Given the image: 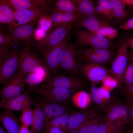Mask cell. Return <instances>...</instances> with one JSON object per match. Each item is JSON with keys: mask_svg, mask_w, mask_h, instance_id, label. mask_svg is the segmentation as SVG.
<instances>
[{"mask_svg": "<svg viewBox=\"0 0 133 133\" xmlns=\"http://www.w3.org/2000/svg\"><path fill=\"white\" fill-rule=\"evenodd\" d=\"M82 16L96 15V5L91 0H75Z\"/></svg>", "mask_w": 133, "mask_h": 133, "instance_id": "cell-30", "label": "cell"}, {"mask_svg": "<svg viewBox=\"0 0 133 133\" xmlns=\"http://www.w3.org/2000/svg\"><path fill=\"white\" fill-rule=\"evenodd\" d=\"M33 109V117L30 126V133H41L45 124V117L43 111L36 101Z\"/></svg>", "mask_w": 133, "mask_h": 133, "instance_id": "cell-23", "label": "cell"}, {"mask_svg": "<svg viewBox=\"0 0 133 133\" xmlns=\"http://www.w3.org/2000/svg\"><path fill=\"white\" fill-rule=\"evenodd\" d=\"M41 108L45 117V124L47 121L68 112L66 108L60 104L38 99L36 101Z\"/></svg>", "mask_w": 133, "mask_h": 133, "instance_id": "cell-18", "label": "cell"}, {"mask_svg": "<svg viewBox=\"0 0 133 133\" xmlns=\"http://www.w3.org/2000/svg\"><path fill=\"white\" fill-rule=\"evenodd\" d=\"M0 133H6L1 125L0 126Z\"/></svg>", "mask_w": 133, "mask_h": 133, "instance_id": "cell-52", "label": "cell"}, {"mask_svg": "<svg viewBox=\"0 0 133 133\" xmlns=\"http://www.w3.org/2000/svg\"><path fill=\"white\" fill-rule=\"evenodd\" d=\"M16 42L8 35H6L3 32L0 28V48L9 49L14 45Z\"/></svg>", "mask_w": 133, "mask_h": 133, "instance_id": "cell-36", "label": "cell"}, {"mask_svg": "<svg viewBox=\"0 0 133 133\" xmlns=\"http://www.w3.org/2000/svg\"><path fill=\"white\" fill-rule=\"evenodd\" d=\"M77 90L60 88L45 89L39 87L35 92L48 101L60 104L68 100L72 93Z\"/></svg>", "mask_w": 133, "mask_h": 133, "instance_id": "cell-13", "label": "cell"}, {"mask_svg": "<svg viewBox=\"0 0 133 133\" xmlns=\"http://www.w3.org/2000/svg\"><path fill=\"white\" fill-rule=\"evenodd\" d=\"M72 99L77 106L82 109L84 108L87 106L91 100L90 95L84 91L76 93L72 96Z\"/></svg>", "mask_w": 133, "mask_h": 133, "instance_id": "cell-31", "label": "cell"}, {"mask_svg": "<svg viewBox=\"0 0 133 133\" xmlns=\"http://www.w3.org/2000/svg\"><path fill=\"white\" fill-rule=\"evenodd\" d=\"M35 23L34 22L9 29L8 35L16 44L22 43L25 46H28V44L34 34Z\"/></svg>", "mask_w": 133, "mask_h": 133, "instance_id": "cell-14", "label": "cell"}, {"mask_svg": "<svg viewBox=\"0 0 133 133\" xmlns=\"http://www.w3.org/2000/svg\"><path fill=\"white\" fill-rule=\"evenodd\" d=\"M19 120L22 125L27 126L31 125L33 117L34 112L31 107H27L21 112Z\"/></svg>", "mask_w": 133, "mask_h": 133, "instance_id": "cell-32", "label": "cell"}, {"mask_svg": "<svg viewBox=\"0 0 133 133\" xmlns=\"http://www.w3.org/2000/svg\"><path fill=\"white\" fill-rule=\"evenodd\" d=\"M130 103L128 105L130 123H133V101L130 100Z\"/></svg>", "mask_w": 133, "mask_h": 133, "instance_id": "cell-45", "label": "cell"}, {"mask_svg": "<svg viewBox=\"0 0 133 133\" xmlns=\"http://www.w3.org/2000/svg\"><path fill=\"white\" fill-rule=\"evenodd\" d=\"M0 23L8 24L9 29L14 27V11L8 0H0Z\"/></svg>", "mask_w": 133, "mask_h": 133, "instance_id": "cell-22", "label": "cell"}, {"mask_svg": "<svg viewBox=\"0 0 133 133\" xmlns=\"http://www.w3.org/2000/svg\"><path fill=\"white\" fill-rule=\"evenodd\" d=\"M36 102L30 93L26 92L12 98L1 99L0 108L21 112L26 108L34 105Z\"/></svg>", "mask_w": 133, "mask_h": 133, "instance_id": "cell-10", "label": "cell"}, {"mask_svg": "<svg viewBox=\"0 0 133 133\" xmlns=\"http://www.w3.org/2000/svg\"><path fill=\"white\" fill-rule=\"evenodd\" d=\"M70 114L68 112L47 121L45 124L42 130L44 133H47L51 128L55 126L60 127L65 132L68 124Z\"/></svg>", "mask_w": 133, "mask_h": 133, "instance_id": "cell-26", "label": "cell"}, {"mask_svg": "<svg viewBox=\"0 0 133 133\" xmlns=\"http://www.w3.org/2000/svg\"><path fill=\"white\" fill-rule=\"evenodd\" d=\"M25 75L18 71L1 88V99H8L17 97L24 91Z\"/></svg>", "mask_w": 133, "mask_h": 133, "instance_id": "cell-7", "label": "cell"}, {"mask_svg": "<svg viewBox=\"0 0 133 133\" xmlns=\"http://www.w3.org/2000/svg\"><path fill=\"white\" fill-rule=\"evenodd\" d=\"M73 23L56 25L53 29L39 44L38 48L42 50L53 46L60 43L68 35Z\"/></svg>", "mask_w": 133, "mask_h": 133, "instance_id": "cell-6", "label": "cell"}, {"mask_svg": "<svg viewBox=\"0 0 133 133\" xmlns=\"http://www.w3.org/2000/svg\"><path fill=\"white\" fill-rule=\"evenodd\" d=\"M113 10V18L118 21H123L130 15V13L125 9L126 5L122 0H109Z\"/></svg>", "mask_w": 133, "mask_h": 133, "instance_id": "cell-28", "label": "cell"}, {"mask_svg": "<svg viewBox=\"0 0 133 133\" xmlns=\"http://www.w3.org/2000/svg\"><path fill=\"white\" fill-rule=\"evenodd\" d=\"M14 10H22L39 7H48L47 1L43 0H8Z\"/></svg>", "mask_w": 133, "mask_h": 133, "instance_id": "cell-24", "label": "cell"}, {"mask_svg": "<svg viewBox=\"0 0 133 133\" xmlns=\"http://www.w3.org/2000/svg\"><path fill=\"white\" fill-rule=\"evenodd\" d=\"M96 115L95 112L90 110H84L70 114L68 124L65 132L75 130L88 120Z\"/></svg>", "mask_w": 133, "mask_h": 133, "instance_id": "cell-19", "label": "cell"}, {"mask_svg": "<svg viewBox=\"0 0 133 133\" xmlns=\"http://www.w3.org/2000/svg\"><path fill=\"white\" fill-rule=\"evenodd\" d=\"M96 15L105 20H111L113 18L111 13L107 9L97 3L96 5Z\"/></svg>", "mask_w": 133, "mask_h": 133, "instance_id": "cell-39", "label": "cell"}, {"mask_svg": "<svg viewBox=\"0 0 133 133\" xmlns=\"http://www.w3.org/2000/svg\"><path fill=\"white\" fill-rule=\"evenodd\" d=\"M73 26L78 28H84L93 33L101 28L111 27L106 20L96 15L83 16L73 23Z\"/></svg>", "mask_w": 133, "mask_h": 133, "instance_id": "cell-16", "label": "cell"}, {"mask_svg": "<svg viewBox=\"0 0 133 133\" xmlns=\"http://www.w3.org/2000/svg\"><path fill=\"white\" fill-rule=\"evenodd\" d=\"M127 41L128 47L133 50V37H131L129 36Z\"/></svg>", "mask_w": 133, "mask_h": 133, "instance_id": "cell-49", "label": "cell"}, {"mask_svg": "<svg viewBox=\"0 0 133 133\" xmlns=\"http://www.w3.org/2000/svg\"><path fill=\"white\" fill-rule=\"evenodd\" d=\"M77 52L74 45L67 42L61 54L59 68L66 72L74 74L81 71L82 66L76 57Z\"/></svg>", "mask_w": 133, "mask_h": 133, "instance_id": "cell-4", "label": "cell"}, {"mask_svg": "<svg viewBox=\"0 0 133 133\" xmlns=\"http://www.w3.org/2000/svg\"><path fill=\"white\" fill-rule=\"evenodd\" d=\"M53 26L64 23H70L78 21L80 15L71 13L54 11L50 16Z\"/></svg>", "mask_w": 133, "mask_h": 133, "instance_id": "cell-25", "label": "cell"}, {"mask_svg": "<svg viewBox=\"0 0 133 133\" xmlns=\"http://www.w3.org/2000/svg\"><path fill=\"white\" fill-rule=\"evenodd\" d=\"M113 55L110 50L93 47L78 50L77 52L79 60L85 64H94L101 66L109 62Z\"/></svg>", "mask_w": 133, "mask_h": 133, "instance_id": "cell-3", "label": "cell"}, {"mask_svg": "<svg viewBox=\"0 0 133 133\" xmlns=\"http://www.w3.org/2000/svg\"><path fill=\"white\" fill-rule=\"evenodd\" d=\"M110 40L115 38L117 35L118 32L112 27L107 26L100 28L93 33Z\"/></svg>", "mask_w": 133, "mask_h": 133, "instance_id": "cell-33", "label": "cell"}, {"mask_svg": "<svg viewBox=\"0 0 133 133\" xmlns=\"http://www.w3.org/2000/svg\"><path fill=\"white\" fill-rule=\"evenodd\" d=\"M55 11L78 15L81 17L75 0H58L54 3Z\"/></svg>", "mask_w": 133, "mask_h": 133, "instance_id": "cell-27", "label": "cell"}, {"mask_svg": "<svg viewBox=\"0 0 133 133\" xmlns=\"http://www.w3.org/2000/svg\"><path fill=\"white\" fill-rule=\"evenodd\" d=\"M128 55L129 59L133 63V50L130 52Z\"/></svg>", "mask_w": 133, "mask_h": 133, "instance_id": "cell-50", "label": "cell"}, {"mask_svg": "<svg viewBox=\"0 0 133 133\" xmlns=\"http://www.w3.org/2000/svg\"><path fill=\"white\" fill-rule=\"evenodd\" d=\"M122 1L126 5L129 6V9L133 15V0H122Z\"/></svg>", "mask_w": 133, "mask_h": 133, "instance_id": "cell-47", "label": "cell"}, {"mask_svg": "<svg viewBox=\"0 0 133 133\" xmlns=\"http://www.w3.org/2000/svg\"><path fill=\"white\" fill-rule=\"evenodd\" d=\"M83 83L79 79L74 77L57 75L49 78L40 87L45 89L60 88L68 89L78 90L82 86Z\"/></svg>", "mask_w": 133, "mask_h": 133, "instance_id": "cell-12", "label": "cell"}, {"mask_svg": "<svg viewBox=\"0 0 133 133\" xmlns=\"http://www.w3.org/2000/svg\"><path fill=\"white\" fill-rule=\"evenodd\" d=\"M123 82L126 87L133 84V63L128 64L123 73Z\"/></svg>", "mask_w": 133, "mask_h": 133, "instance_id": "cell-35", "label": "cell"}, {"mask_svg": "<svg viewBox=\"0 0 133 133\" xmlns=\"http://www.w3.org/2000/svg\"><path fill=\"white\" fill-rule=\"evenodd\" d=\"M105 118L106 121L122 128L130 123L128 105L117 104L113 106L107 112Z\"/></svg>", "mask_w": 133, "mask_h": 133, "instance_id": "cell-15", "label": "cell"}, {"mask_svg": "<svg viewBox=\"0 0 133 133\" xmlns=\"http://www.w3.org/2000/svg\"><path fill=\"white\" fill-rule=\"evenodd\" d=\"M0 120L8 133H20V122L12 111L5 109L1 112Z\"/></svg>", "mask_w": 133, "mask_h": 133, "instance_id": "cell-20", "label": "cell"}, {"mask_svg": "<svg viewBox=\"0 0 133 133\" xmlns=\"http://www.w3.org/2000/svg\"><path fill=\"white\" fill-rule=\"evenodd\" d=\"M67 132L68 133H79L75 130L70 131Z\"/></svg>", "mask_w": 133, "mask_h": 133, "instance_id": "cell-53", "label": "cell"}, {"mask_svg": "<svg viewBox=\"0 0 133 133\" xmlns=\"http://www.w3.org/2000/svg\"><path fill=\"white\" fill-rule=\"evenodd\" d=\"M121 129L117 125L106 121L102 122L95 133H114Z\"/></svg>", "mask_w": 133, "mask_h": 133, "instance_id": "cell-34", "label": "cell"}, {"mask_svg": "<svg viewBox=\"0 0 133 133\" xmlns=\"http://www.w3.org/2000/svg\"><path fill=\"white\" fill-rule=\"evenodd\" d=\"M103 81L105 85L110 88H114L118 86L116 81L109 76L106 77Z\"/></svg>", "mask_w": 133, "mask_h": 133, "instance_id": "cell-40", "label": "cell"}, {"mask_svg": "<svg viewBox=\"0 0 133 133\" xmlns=\"http://www.w3.org/2000/svg\"><path fill=\"white\" fill-rule=\"evenodd\" d=\"M66 132H65L63 130H61L59 131L57 133H66Z\"/></svg>", "mask_w": 133, "mask_h": 133, "instance_id": "cell-54", "label": "cell"}, {"mask_svg": "<svg viewBox=\"0 0 133 133\" xmlns=\"http://www.w3.org/2000/svg\"><path fill=\"white\" fill-rule=\"evenodd\" d=\"M97 3L99 4L110 12L112 14L113 17V12L112 7L109 0H99L97 1Z\"/></svg>", "mask_w": 133, "mask_h": 133, "instance_id": "cell-42", "label": "cell"}, {"mask_svg": "<svg viewBox=\"0 0 133 133\" xmlns=\"http://www.w3.org/2000/svg\"><path fill=\"white\" fill-rule=\"evenodd\" d=\"M38 21V28L45 32L51 28L53 24L50 16L47 15H44L41 17Z\"/></svg>", "mask_w": 133, "mask_h": 133, "instance_id": "cell-37", "label": "cell"}, {"mask_svg": "<svg viewBox=\"0 0 133 133\" xmlns=\"http://www.w3.org/2000/svg\"><path fill=\"white\" fill-rule=\"evenodd\" d=\"M127 95L130 100L133 101V84L126 87Z\"/></svg>", "mask_w": 133, "mask_h": 133, "instance_id": "cell-44", "label": "cell"}, {"mask_svg": "<svg viewBox=\"0 0 133 133\" xmlns=\"http://www.w3.org/2000/svg\"><path fill=\"white\" fill-rule=\"evenodd\" d=\"M130 128L127 133H133V123H131Z\"/></svg>", "mask_w": 133, "mask_h": 133, "instance_id": "cell-51", "label": "cell"}, {"mask_svg": "<svg viewBox=\"0 0 133 133\" xmlns=\"http://www.w3.org/2000/svg\"><path fill=\"white\" fill-rule=\"evenodd\" d=\"M46 32L40 28H38L35 30L34 33L36 39L38 40H42L45 37Z\"/></svg>", "mask_w": 133, "mask_h": 133, "instance_id": "cell-43", "label": "cell"}, {"mask_svg": "<svg viewBox=\"0 0 133 133\" xmlns=\"http://www.w3.org/2000/svg\"><path fill=\"white\" fill-rule=\"evenodd\" d=\"M20 53L16 50L9 51L0 59V83L3 85L18 72Z\"/></svg>", "mask_w": 133, "mask_h": 133, "instance_id": "cell-2", "label": "cell"}, {"mask_svg": "<svg viewBox=\"0 0 133 133\" xmlns=\"http://www.w3.org/2000/svg\"><path fill=\"white\" fill-rule=\"evenodd\" d=\"M48 75V68L46 66L37 72L27 74L25 77V82L30 89L35 91Z\"/></svg>", "mask_w": 133, "mask_h": 133, "instance_id": "cell-21", "label": "cell"}, {"mask_svg": "<svg viewBox=\"0 0 133 133\" xmlns=\"http://www.w3.org/2000/svg\"><path fill=\"white\" fill-rule=\"evenodd\" d=\"M102 123L100 117L96 116L85 122L75 130L79 133H95Z\"/></svg>", "mask_w": 133, "mask_h": 133, "instance_id": "cell-29", "label": "cell"}, {"mask_svg": "<svg viewBox=\"0 0 133 133\" xmlns=\"http://www.w3.org/2000/svg\"><path fill=\"white\" fill-rule=\"evenodd\" d=\"M81 71L94 83L103 81L110 74L109 70L103 66L94 64H86L82 66Z\"/></svg>", "mask_w": 133, "mask_h": 133, "instance_id": "cell-17", "label": "cell"}, {"mask_svg": "<svg viewBox=\"0 0 133 133\" xmlns=\"http://www.w3.org/2000/svg\"><path fill=\"white\" fill-rule=\"evenodd\" d=\"M99 90L103 99H108L110 97V94L108 91L103 87L100 88Z\"/></svg>", "mask_w": 133, "mask_h": 133, "instance_id": "cell-46", "label": "cell"}, {"mask_svg": "<svg viewBox=\"0 0 133 133\" xmlns=\"http://www.w3.org/2000/svg\"><path fill=\"white\" fill-rule=\"evenodd\" d=\"M45 66L36 55L31 53L28 46H26L20 54L18 71L26 75L37 72Z\"/></svg>", "mask_w": 133, "mask_h": 133, "instance_id": "cell-8", "label": "cell"}, {"mask_svg": "<svg viewBox=\"0 0 133 133\" xmlns=\"http://www.w3.org/2000/svg\"><path fill=\"white\" fill-rule=\"evenodd\" d=\"M114 133H122L121 131V130H119Z\"/></svg>", "mask_w": 133, "mask_h": 133, "instance_id": "cell-55", "label": "cell"}, {"mask_svg": "<svg viewBox=\"0 0 133 133\" xmlns=\"http://www.w3.org/2000/svg\"><path fill=\"white\" fill-rule=\"evenodd\" d=\"M68 35L58 44L43 50L45 61L47 66L53 73L58 72L62 52L69 38Z\"/></svg>", "mask_w": 133, "mask_h": 133, "instance_id": "cell-11", "label": "cell"}, {"mask_svg": "<svg viewBox=\"0 0 133 133\" xmlns=\"http://www.w3.org/2000/svg\"><path fill=\"white\" fill-rule=\"evenodd\" d=\"M51 10L48 6L40 7L22 10H14V27L38 20L41 17L47 15Z\"/></svg>", "mask_w": 133, "mask_h": 133, "instance_id": "cell-9", "label": "cell"}, {"mask_svg": "<svg viewBox=\"0 0 133 133\" xmlns=\"http://www.w3.org/2000/svg\"><path fill=\"white\" fill-rule=\"evenodd\" d=\"M77 29L76 42L78 45L108 50L112 48L113 44L110 40L80 28Z\"/></svg>", "mask_w": 133, "mask_h": 133, "instance_id": "cell-5", "label": "cell"}, {"mask_svg": "<svg viewBox=\"0 0 133 133\" xmlns=\"http://www.w3.org/2000/svg\"><path fill=\"white\" fill-rule=\"evenodd\" d=\"M119 29L127 31L133 29V17L123 23L120 26Z\"/></svg>", "mask_w": 133, "mask_h": 133, "instance_id": "cell-41", "label": "cell"}, {"mask_svg": "<svg viewBox=\"0 0 133 133\" xmlns=\"http://www.w3.org/2000/svg\"><path fill=\"white\" fill-rule=\"evenodd\" d=\"M61 130L62 129L59 127H53L51 128L47 133H57Z\"/></svg>", "mask_w": 133, "mask_h": 133, "instance_id": "cell-48", "label": "cell"}, {"mask_svg": "<svg viewBox=\"0 0 133 133\" xmlns=\"http://www.w3.org/2000/svg\"><path fill=\"white\" fill-rule=\"evenodd\" d=\"M128 36L120 40L117 55L109 70L110 74L116 81L118 86L119 87L123 83V75L129 60L127 41Z\"/></svg>", "mask_w": 133, "mask_h": 133, "instance_id": "cell-1", "label": "cell"}, {"mask_svg": "<svg viewBox=\"0 0 133 133\" xmlns=\"http://www.w3.org/2000/svg\"><path fill=\"white\" fill-rule=\"evenodd\" d=\"M90 95L91 99L95 104L98 105L101 104L103 98L100 93L99 88L96 86H93L91 89Z\"/></svg>", "mask_w": 133, "mask_h": 133, "instance_id": "cell-38", "label": "cell"}]
</instances>
